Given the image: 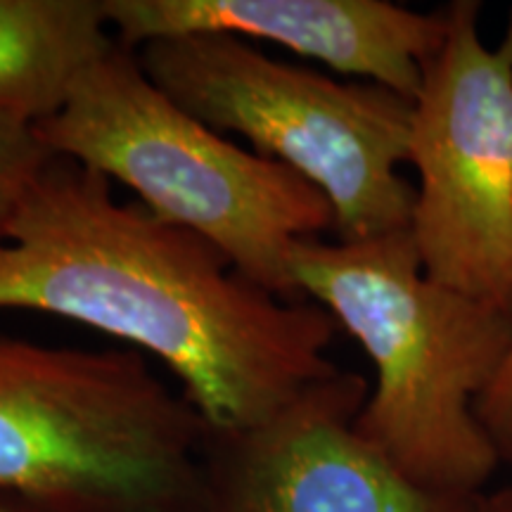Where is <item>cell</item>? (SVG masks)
<instances>
[{
	"label": "cell",
	"instance_id": "6da1fadb",
	"mask_svg": "<svg viewBox=\"0 0 512 512\" xmlns=\"http://www.w3.org/2000/svg\"><path fill=\"white\" fill-rule=\"evenodd\" d=\"M0 309L79 320L157 356L214 432L259 425L339 370L323 306L254 285L67 157L43 166L0 242Z\"/></svg>",
	"mask_w": 512,
	"mask_h": 512
},
{
	"label": "cell",
	"instance_id": "7a4b0ae2",
	"mask_svg": "<svg viewBox=\"0 0 512 512\" xmlns=\"http://www.w3.org/2000/svg\"><path fill=\"white\" fill-rule=\"evenodd\" d=\"M290 271L299 297L323 306L373 361L361 437L425 489L482 496L503 460L475 403L510 354L512 316L432 280L411 230L302 240Z\"/></svg>",
	"mask_w": 512,
	"mask_h": 512
},
{
	"label": "cell",
	"instance_id": "3957f363",
	"mask_svg": "<svg viewBox=\"0 0 512 512\" xmlns=\"http://www.w3.org/2000/svg\"><path fill=\"white\" fill-rule=\"evenodd\" d=\"M209 437L143 351L0 337V489L50 512H202Z\"/></svg>",
	"mask_w": 512,
	"mask_h": 512
},
{
	"label": "cell",
	"instance_id": "277c9868",
	"mask_svg": "<svg viewBox=\"0 0 512 512\" xmlns=\"http://www.w3.org/2000/svg\"><path fill=\"white\" fill-rule=\"evenodd\" d=\"M36 131L55 157L128 185L159 219L211 242L254 285L302 299L290 259L299 242L332 230L328 197L181 110L147 79L136 50L117 43Z\"/></svg>",
	"mask_w": 512,
	"mask_h": 512
},
{
	"label": "cell",
	"instance_id": "5b68a950",
	"mask_svg": "<svg viewBox=\"0 0 512 512\" xmlns=\"http://www.w3.org/2000/svg\"><path fill=\"white\" fill-rule=\"evenodd\" d=\"M140 69L181 110L238 133L256 155L290 166L328 197L337 240L411 228L413 100L370 81H335L273 60L230 34L157 38L136 48Z\"/></svg>",
	"mask_w": 512,
	"mask_h": 512
},
{
	"label": "cell",
	"instance_id": "8992f818",
	"mask_svg": "<svg viewBox=\"0 0 512 512\" xmlns=\"http://www.w3.org/2000/svg\"><path fill=\"white\" fill-rule=\"evenodd\" d=\"M475 0L446 8V36L413 100L411 238L437 283L512 316V17L498 46Z\"/></svg>",
	"mask_w": 512,
	"mask_h": 512
},
{
	"label": "cell",
	"instance_id": "52a82bcc",
	"mask_svg": "<svg viewBox=\"0 0 512 512\" xmlns=\"http://www.w3.org/2000/svg\"><path fill=\"white\" fill-rule=\"evenodd\" d=\"M368 380L339 368L259 425L211 430L202 512H475L406 477L361 437Z\"/></svg>",
	"mask_w": 512,
	"mask_h": 512
},
{
	"label": "cell",
	"instance_id": "ba28073f",
	"mask_svg": "<svg viewBox=\"0 0 512 512\" xmlns=\"http://www.w3.org/2000/svg\"><path fill=\"white\" fill-rule=\"evenodd\" d=\"M105 12L124 48L230 34L287 48L408 100L446 36V8L415 12L387 0H105Z\"/></svg>",
	"mask_w": 512,
	"mask_h": 512
},
{
	"label": "cell",
	"instance_id": "9c48e42d",
	"mask_svg": "<svg viewBox=\"0 0 512 512\" xmlns=\"http://www.w3.org/2000/svg\"><path fill=\"white\" fill-rule=\"evenodd\" d=\"M117 43L105 0H0V114L55 117Z\"/></svg>",
	"mask_w": 512,
	"mask_h": 512
},
{
	"label": "cell",
	"instance_id": "30bf717a",
	"mask_svg": "<svg viewBox=\"0 0 512 512\" xmlns=\"http://www.w3.org/2000/svg\"><path fill=\"white\" fill-rule=\"evenodd\" d=\"M53 157L36 124L0 114V242H5L19 202Z\"/></svg>",
	"mask_w": 512,
	"mask_h": 512
},
{
	"label": "cell",
	"instance_id": "8fae6325",
	"mask_svg": "<svg viewBox=\"0 0 512 512\" xmlns=\"http://www.w3.org/2000/svg\"><path fill=\"white\" fill-rule=\"evenodd\" d=\"M475 415L503 463H512V349L494 382L477 399Z\"/></svg>",
	"mask_w": 512,
	"mask_h": 512
},
{
	"label": "cell",
	"instance_id": "7c38bea8",
	"mask_svg": "<svg viewBox=\"0 0 512 512\" xmlns=\"http://www.w3.org/2000/svg\"><path fill=\"white\" fill-rule=\"evenodd\" d=\"M475 512H512V484L477 498Z\"/></svg>",
	"mask_w": 512,
	"mask_h": 512
},
{
	"label": "cell",
	"instance_id": "4fadbf2b",
	"mask_svg": "<svg viewBox=\"0 0 512 512\" xmlns=\"http://www.w3.org/2000/svg\"><path fill=\"white\" fill-rule=\"evenodd\" d=\"M0 512H50L31 498L15 494V491L0 489Z\"/></svg>",
	"mask_w": 512,
	"mask_h": 512
}]
</instances>
